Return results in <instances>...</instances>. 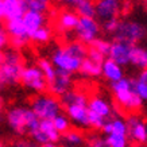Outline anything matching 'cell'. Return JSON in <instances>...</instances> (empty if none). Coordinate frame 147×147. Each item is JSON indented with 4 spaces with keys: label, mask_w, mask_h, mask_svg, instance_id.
Instances as JSON below:
<instances>
[{
    "label": "cell",
    "mask_w": 147,
    "mask_h": 147,
    "mask_svg": "<svg viewBox=\"0 0 147 147\" xmlns=\"http://www.w3.org/2000/svg\"><path fill=\"white\" fill-rule=\"evenodd\" d=\"M88 47L78 40H69L53 50L50 55V62L57 70L69 74H76L80 71L82 61L86 57Z\"/></svg>",
    "instance_id": "1"
},
{
    "label": "cell",
    "mask_w": 147,
    "mask_h": 147,
    "mask_svg": "<svg viewBox=\"0 0 147 147\" xmlns=\"http://www.w3.org/2000/svg\"><path fill=\"white\" fill-rule=\"evenodd\" d=\"M88 96L77 89H70L67 93L59 97L65 115L70 120L71 125H76L77 129H88Z\"/></svg>",
    "instance_id": "2"
},
{
    "label": "cell",
    "mask_w": 147,
    "mask_h": 147,
    "mask_svg": "<svg viewBox=\"0 0 147 147\" xmlns=\"http://www.w3.org/2000/svg\"><path fill=\"white\" fill-rule=\"evenodd\" d=\"M115 115H117L115 104L107 96L96 93L88 98V120L90 128L100 131Z\"/></svg>",
    "instance_id": "3"
},
{
    "label": "cell",
    "mask_w": 147,
    "mask_h": 147,
    "mask_svg": "<svg viewBox=\"0 0 147 147\" xmlns=\"http://www.w3.org/2000/svg\"><path fill=\"white\" fill-rule=\"evenodd\" d=\"M111 92L116 105L127 113H136L142 108L143 101L135 92L134 81L131 77H123L120 81L111 84Z\"/></svg>",
    "instance_id": "4"
},
{
    "label": "cell",
    "mask_w": 147,
    "mask_h": 147,
    "mask_svg": "<svg viewBox=\"0 0 147 147\" xmlns=\"http://www.w3.org/2000/svg\"><path fill=\"white\" fill-rule=\"evenodd\" d=\"M5 121L8 128L16 135H30L39 123V119L30 107L15 105L5 112Z\"/></svg>",
    "instance_id": "5"
},
{
    "label": "cell",
    "mask_w": 147,
    "mask_h": 147,
    "mask_svg": "<svg viewBox=\"0 0 147 147\" xmlns=\"http://www.w3.org/2000/svg\"><path fill=\"white\" fill-rule=\"evenodd\" d=\"M24 65L19 50H7L3 53V61L0 65V85L13 86L20 81V74Z\"/></svg>",
    "instance_id": "6"
},
{
    "label": "cell",
    "mask_w": 147,
    "mask_h": 147,
    "mask_svg": "<svg viewBox=\"0 0 147 147\" xmlns=\"http://www.w3.org/2000/svg\"><path fill=\"white\" fill-rule=\"evenodd\" d=\"M30 108L39 120H53L63 111L59 98L50 93L36 94L30 102Z\"/></svg>",
    "instance_id": "7"
},
{
    "label": "cell",
    "mask_w": 147,
    "mask_h": 147,
    "mask_svg": "<svg viewBox=\"0 0 147 147\" xmlns=\"http://www.w3.org/2000/svg\"><path fill=\"white\" fill-rule=\"evenodd\" d=\"M147 34V27L144 23L134 19H121L113 34V39L125 42L129 45H139Z\"/></svg>",
    "instance_id": "8"
},
{
    "label": "cell",
    "mask_w": 147,
    "mask_h": 147,
    "mask_svg": "<svg viewBox=\"0 0 147 147\" xmlns=\"http://www.w3.org/2000/svg\"><path fill=\"white\" fill-rule=\"evenodd\" d=\"M74 36L78 42L85 46H92L93 42L100 38L101 24L96 18H78L77 26L74 28Z\"/></svg>",
    "instance_id": "9"
},
{
    "label": "cell",
    "mask_w": 147,
    "mask_h": 147,
    "mask_svg": "<svg viewBox=\"0 0 147 147\" xmlns=\"http://www.w3.org/2000/svg\"><path fill=\"white\" fill-rule=\"evenodd\" d=\"M20 84L26 89L31 90L34 93L39 94L43 93L47 89V82L38 65H27L23 67L22 74H20Z\"/></svg>",
    "instance_id": "10"
},
{
    "label": "cell",
    "mask_w": 147,
    "mask_h": 147,
    "mask_svg": "<svg viewBox=\"0 0 147 147\" xmlns=\"http://www.w3.org/2000/svg\"><path fill=\"white\" fill-rule=\"evenodd\" d=\"M30 138L36 146L57 144L61 140V134L54 128L51 120H39L35 129L30 134Z\"/></svg>",
    "instance_id": "11"
},
{
    "label": "cell",
    "mask_w": 147,
    "mask_h": 147,
    "mask_svg": "<svg viewBox=\"0 0 147 147\" xmlns=\"http://www.w3.org/2000/svg\"><path fill=\"white\" fill-rule=\"evenodd\" d=\"M128 140L136 144H147V121L139 113H129L125 117Z\"/></svg>",
    "instance_id": "12"
},
{
    "label": "cell",
    "mask_w": 147,
    "mask_h": 147,
    "mask_svg": "<svg viewBox=\"0 0 147 147\" xmlns=\"http://www.w3.org/2000/svg\"><path fill=\"white\" fill-rule=\"evenodd\" d=\"M4 30L7 32V36H8V42H11V45L15 50L23 49L30 42V36L23 26L22 18L5 20Z\"/></svg>",
    "instance_id": "13"
},
{
    "label": "cell",
    "mask_w": 147,
    "mask_h": 147,
    "mask_svg": "<svg viewBox=\"0 0 147 147\" xmlns=\"http://www.w3.org/2000/svg\"><path fill=\"white\" fill-rule=\"evenodd\" d=\"M104 59H105L104 55L96 51L93 47H89L78 73L85 78H96V77L101 76V65Z\"/></svg>",
    "instance_id": "14"
},
{
    "label": "cell",
    "mask_w": 147,
    "mask_h": 147,
    "mask_svg": "<svg viewBox=\"0 0 147 147\" xmlns=\"http://www.w3.org/2000/svg\"><path fill=\"white\" fill-rule=\"evenodd\" d=\"M94 5H96L94 18H97L100 23H104L113 18H119L123 9V3L117 0H97L94 1Z\"/></svg>",
    "instance_id": "15"
},
{
    "label": "cell",
    "mask_w": 147,
    "mask_h": 147,
    "mask_svg": "<svg viewBox=\"0 0 147 147\" xmlns=\"http://www.w3.org/2000/svg\"><path fill=\"white\" fill-rule=\"evenodd\" d=\"M47 89L50 94H53L55 97H61L70 89H73V76L55 69L54 77L47 82Z\"/></svg>",
    "instance_id": "16"
},
{
    "label": "cell",
    "mask_w": 147,
    "mask_h": 147,
    "mask_svg": "<svg viewBox=\"0 0 147 147\" xmlns=\"http://www.w3.org/2000/svg\"><path fill=\"white\" fill-rule=\"evenodd\" d=\"M132 47H134V45H129V43H125V42H120V40H113V42H111L109 53H108L107 58L115 61L121 67L129 66Z\"/></svg>",
    "instance_id": "17"
},
{
    "label": "cell",
    "mask_w": 147,
    "mask_h": 147,
    "mask_svg": "<svg viewBox=\"0 0 147 147\" xmlns=\"http://www.w3.org/2000/svg\"><path fill=\"white\" fill-rule=\"evenodd\" d=\"M78 22V15L71 9H62L57 15L55 26L59 34L62 35H69L70 32L74 31V28Z\"/></svg>",
    "instance_id": "18"
},
{
    "label": "cell",
    "mask_w": 147,
    "mask_h": 147,
    "mask_svg": "<svg viewBox=\"0 0 147 147\" xmlns=\"http://www.w3.org/2000/svg\"><path fill=\"white\" fill-rule=\"evenodd\" d=\"M22 22H23L24 28H26L27 34L30 36L32 32L36 31L38 28L46 26V23H47V16H46V13L35 12V11L27 9L26 12L23 13Z\"/></svg>",
    "instance_id": "19"
},
{
    "label": "cell",
    "mask_w": 147,
    "mask_h": 147,
    "mask_svg": "<svg viewBox=\"0 0 147 147\" xmlns=\"http://www.w3.org/2000/svg\"><path fill=\"white\" fill-rule=\"evenodd\" d=\"M101 76L104 80L109 84H115L117 81H120L124 76V67L117 65L115 61H112L109 58H105L101 65Z\"/></svg>",
    "instance_id": "20"
},
{
    "label": "cell",
    "mask_w": 147,
    "mask_h": 147,
    "mask_svg": "<svg viewBox=\"0 0 147 147\" xmlns=\"http://www.w3.org/2000/svg\"><path fill=\"white\" fill-rule=\"evenodd\" d=\"M1 1H3V7H4L5 20L22 18L23 13L27 11L24 0H1Z\"/></svg>",
    "instance_id": "21"
},
{
    "label": "cell",
    "mask_w": 147,
    "mask_h": 147,
    "mask_svg": "<svg viewBox=\"0 0 147 147\" xmlns=\"http://www.w3.org/2000/svg\"><path fill=\"white\" fill-rule=\"evenodd\" d=\"M62 147H85L86 146V138L80 129L70 128L65 134L61 135Z\"/></svg>",
    "instance_id": "22"
},
{
    "label": "cell",
    "mask_w": 147,
    "mask_h": 147,
    "mask_svg": "<svg viewBox=\"0 0 147 147\" xmlns=\"http://www.w3.org/2000/svg\"><path fill=\"white\" fill-rule=\"evenodd\" d=\"M134 67L139 70H144L147 69V47L142 45H134L132 47V53H131V62Z\"/></svg>",
    "instance_id": "23"
},
{
    "label": "cell",
    "mask_w": 147,
    "mask_h": 147,
    "mask_svg": "<svg viewBox=\"0 0 147 147\" xmlns=\"http://www.w3.org/2000/svg\"><path fill=\"white\" fill-rule=\"evenodd\" d=\"M135 92L143 102L147 101V69L139 70V73L132 78Z\"/></svg>",
    "instance_id": "24"
},
{
    "label": "cell",
    "mask_w": 147,
    "mask_h": 147,
    "mask_svg": "<svg viewBox=\"0 0 147 147\" xmlns=\"http://www.w3.org/2000/svg\"><path fill=\"white\" fill-rule=\"evenodd\" d=\"M74 8H76L74 12L78 15V18H94L96 13L94 0H82Z\"/></svg>",
    "instance_id": "25"
},
{
    "label": "cell",
    "mask_w": 147,
    "mask_h": 147,
    "mask_svg": "<svg viewBox=\"0 0 147 147\" xmlns=\"http://www.w3.org/2000/svg\"><path fill=\"white\" fill-rule=\"evenodd\" d=\"M50 39H51V28L47 24L38 28L30 35V40H32L34 43H38V45H45Z\"/></svg>",
    "instance_id": "26"
},
{
    "label": "cell",
    "mask_w": 147,
    "mask_h": 147,
    "mask_svg": "<svg viewBox=\"0 0 147 147\" xmlns=\"http://www.w3.org/2000/svg\"><path fill=\"white\" fill-rule=\"evenodd\" d=\"M51 123H53V125H54V128L57 129L59 134L62 135V134H65L66 131H69V129L71 128V123H70V120L67 119V116L65 115V113H59V115H57L55 117H54L53 120H51Z\"/></svg>",
    "instance_id": "27"
},
{
    "label": "cell",
    "mask_w": 147,
    "mask_h": 147,
    "mask_svg": "<svg viewBox=\"0 0 147 147\" xmlns=\"http://www.w3.org/2000/svg\"><path fill=\"white\" fill-rule=\"evenodd\" d=\"M104 138L107 140L109 147H128V136L121 134H109L104 135Z\"/></svg>",
    "instance_id": "28"
},
{
    "label": "cell",
    "mask_w": 147,
    "mask_h": 147,
    "mask_svg": "<svg viewBox=\"0 0 147 147\" xmlns=\"http://www.w3.org/2000/svg\"><path fill=\"white\" fill-rule=\"evenodd\" d=\"M36 65H38V67L43 73V76L46 78V82H49L54 77V74H55V67L53 66V63L50 62V59H47V58H39Z\"/></svg>",
    "instance_id": "29"
},
{
    "label": "cell",
    "mask_w": 147,
    "mask_h": 147,
    "mask_svg": "<svg viewBox=\"0 0 147 147\" xmlns=\"http://www.w3.org/2000/svg\"><path fill=\"white\" fill-rule=\"evenodd\" d=\"M26 8L30 11H35V12L46 13L49 9V1H43V0H26Z\"/></svg>",
    "instance_id": "30"
},
{
    "label": "cell",
    "mask_w": 147,
    "mask_h": 147,
    "mask_svg": "<svg viewBox=\"0 0 147 147\" xmlns=\"http://www.w3.org/2000/svg\"><path fill=\"white\" fill-rule=\"evenodd\" d=\"M109 46H111V42H108L107 39H101V38H98L96 42H93V45L90 46V47H93L96 51L104 55V57L107 58L108 57V53H109Z\"/></svg>",
    "instance_id": "31"
},
{
    "label": "cell",
    "mask_w": 147,
    "mask_h": 147,
    "mask_svg": "<svg viewBox=\"0 0 147 147\" xmlns=\"http://www.w3.org/2000/svg\"><path fill=\"white\" fill-rule=\"evenodd\" d=\"M86 146L88 147H109L105 138L98 134L90 135L89 138L86 139Z\"/></svg>",
    "instance_id": "32"
},
{
    "label": "cell",
    "mask_w": 147,
    "mask_h": 147,
    "mask_svg": "<svg viewBox=\"0 0 147 147\" xmlns=\"http://www.w3.org/2000/svg\"><path fill=\"white\" fill-rule=\"evenodd\" d=\"M119 20H120L119 18H113V19H109V20H107V22H104V23H100V24H101V30L105 32V34H108V35H113L116 31V28H117V26H119Z\"/></svg>",
    "instance_id": "33"
},
{
    "label": "cell",
    "mask_w": 147,
    "mask_h": 147,
    "mask_svg": "<svg viewBox=\"0 0 147 147\" xmlns=\"http://www.w3.org/2000/svg\"><path fill=\"white\" fill-rule=\"evenodd\" d=\"M7 45H8V36H7V32H5L4 27L0 24V51L4 49Z\"/></svg>",
    "instance_id": "34"
},
{
    "label": "cell",
    "mask_w": 147,
    "mask_h": 147,
    "mask_svg": "<svg viewBox=\"0 0 147 147\" xmlns=\"http://www.w3.org/2000/svg\"><path fill=\"white\" fill-rule=\"evenodd\" d=\"M12 147H36V144L32 140H28V139H19L13 143Z\"/></svg>",
    "instance_id": "35"
},
{
    "label": "cell",
    "mask_w": 147,
    "mask_h": 147,
    "mask_svg": "<svg viewBox=\"0 0 147 147\" xmlns=\"http://www.w3.org/2000/svg\"><path fill=\"white\" fill-rule=\"evenodd\" d=\"M58 3L61 5H63V7H66V8H74L80 1H82V0H57Z\"/></svg>",
    "instance_id": "36"
},
{
    "label": "cell",
    "mask_w": 147,
    "mask_h": 147,
    "mask_svg": "<svg viewBox=\"0 0 147 147\" xmlns=\"http://www.w3.org/2000/svg\"><path fill=\"white\" fill-rule=\"evenodd\" d=\"M4 19V7H3V1L0 0V22Z\"/></svg>",
    "instance_id": "37"
},
{
    "label": "cell",
    "mask_w": 147,
    "mask_h": 147,
    "mask_svg": "<svg viewBox=\"0 0 147 147\" xmlns=\"http://www.w3.org/2000/svg\"><path fill=\"white\" fill-rule=\"evenodd\" d=\"M1 117H3V101L0 100V120H1Z\"/></svg>",
    "instance_id": "38"
},
{
    "label": "cell",
    "mask_w": 147,
    "mask_h": 147,
    "mask_svg": "<svg viewBox=\"0 0 147 147\" xmlns=\"http://www.w3.org/2000/svg\"><path fill=\"white\" fill-rule=\"evenodd\" d=\"M38 147H61L58 144H46V146H38Z\"/></svg>",
    "instance_id": "39"
},
{
    "label": "cell",
    "mask_w": 147,
    "mask_h": 147,
    "mask_svg": "<svg viewBox=\"0 0 147 147\" xmlns=\"http://www.w3.org/2000/svg\"><path fill=\"white\" fill-rule=\"evenodd\" d=\"M1 61H3V53L0 51V65H1Z\"/></svg>",
    "instance_id": "40"
},
{
    "label": "cell",
    "mask_w": 147,
    "mask_h": 147,
    "mask_svg": "<svg viewBox=\"0 0 147 147\" xmlns=\"http://www.w3.org/2000/svg\"><path fill=\"white\" fill-rule=\"evenodd\" d=\"M136 1H139V3H144V4H147V0H136Z\"/></svg>",
    "instance_id": "41"
},
{
    "label": "cell",
    "mask_w": 147,
    "mask_h": 147,
    "mask_svg": "<svg viewBox=\"0 0 147 147\" xmlns=\"http://www.w3.org/2000/svg\"><path fill=\"white\" fill-rule=\"evenodd\" d=\"M0 147H3V140L0 139Z\"/></svg>",
    "instance_id": "42"
},
{
    "label": "cell",
    "mask_w": 147,
    "mask_h": 147,
    "mask_svg": "<svg viewBox=\"0 0 147 147\" xmlns=\"http://www.w3.org/2000/svg\"><path fill=\"white\" fill-rule=\"evenodd\" d=\"M144 39H146V45H147V34H146V38H144ZM146 47H147V46H146Z\"/></svg>",
    "instance_id": "43"
},
{
    "label": "cell",
    "mask_w": 147,
    "mask_h": 147,
    "mask_svg": "<svg viewBox=\"0 0 147 147\" xmlns=\"http://www.w3.org/2000/svg\"><path fill=\"white\" fill-rule=\"evenodd\" d=\"M117 1H121V3H123V1H124V0H117Z\"/></svg>",
    "instance_id": "44"
},
{
    "label": "cell",
    "mask_w": 147,
    "mask_h": 147,
    "mask_svg": "<svg viewBox=\"0 0 147 147\" xmlns=\"http://www.w3.org/2000/svg\"><path fill=\"white\" fill-rule=\"evenodd\" d=\"M24 1H26V0H24ZM43 1H50V0H43Z\"/></svg>",
    "instance_id": "45"
}]
</instances>
